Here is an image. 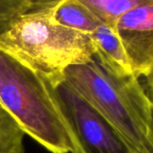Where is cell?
<instances>
[{
	"label": "cell",
	"mask_w": 153,
	"mask_h": 153,
	"mask_svg": "<svg viewBox=\"0 0 153 153\" xmlns=\"http://www.w3.org/2000/svg\"><path fill=\"white\" fill-rule=\"evenodd\" d=\"M51 88L80 153H133L108 122L68 84L63 81Z\"/></svg>",
	"instance_id": "277c9868"
},
{
	"label": "cell",
	"mask_w": 153,
	"mask_h": 153,
	"mask_svg": "<svg viewBox=\"0 0 153 153\" xmlns=\"http://www.w3.org/2000/svg\"><path fill=\"white\" fill-rule=\"evenodd\" d=\"M0 51L36 72L51 87L64 81L66 69L96 56L90 34L57 23L49 7H33L0 32Z\"/></svg>",
	"instance_id": "7a4b0ae2"
},
{
	"label": "cell",
	"mask_w": 153,
	"mask_h": 153,
	"mask_svg": "<svg viewBox=\"0 0 153 153\" xmlns=\"http://www.w3.org/2000/svg\"><path fill=\"white\" fill-rule=\"evenodd\" d=\"M133 74L141 76L153 68V3L136 7L114 24Z\"/></svg>",
	"instance_id": "5b68a950"
},
{
	"label": "cell",
	"mask_w": 153,
	"mask_h": 153,
	"mask_svg": "<svg viewBox=\"0 0 153 153\" xmlns=\"http://www.w3.org/2000/svg\"><path fill=\"white\" fill-rule=\"evenodd\" d=\"M140 79H142V87L150 100L151 104L153 105V68L146 72Z\"/></svg>",
	"instance_id": "8fae6325"
},
{
	"label": "cell",
	"mask_w": 153,
	"mask_h": 153,
	"mask_svg": "<svg viewBox=\"0 0 153 153\" xmlns=\"http://www.w3.org/2000/svg\"><path fill=\"white\" fill-rule=\"evenodd\" d=\"M64 81L108 122L133 153H153V105L139 78L118 76L94 58L68 67Z\"/></svg>",
	"instance_id": "6da1fadb"
},
{
	"label": "cell",
	"mask_w": 153,
	"mask_h": 153,
	"mask_svg": "<svg viewBox=\"0 0 153 153\" xmlns=\"http://www.w3.org/2000/svg\"><path fill=\"white\" fill-rule=\"evenodd\" d=\"M33 3L50 0H33ZM91 11L103 24L114 26L117 19L127 11L140 5L153 3V0H76Z\"/></svg>",
	"instance_id": "ba28073f"
},
{
	"label": "cell",
	"mask_w": 153,
	"mask_h": 153,
	"mask_svg": "<svg viewBox=\"0 0 153 153\" xmlns=\"http://www.w3.org/2000/svg\"><path fill=\"white\" fill-rule=\"evenodd\" d=\"M91 37L97 51L95 58L105 68L123 78L134 75L125 50L114 26L102 23L91 33Z\"/></svg>",
	"instance_id": "8992f818"
},
{
	"label": "cell",
	"mask_w": 153,
	"mask_h": 153,
	"mask_svg": "<svg viewBox=\"0 0 153 153\" xmlns=\"http://www.w3.org/2000/svg\"><path fill=\"white\" fill-rule=\"evenodd\" d=\"M0 105L25 134L51 153H80L51 86L36 72L2 51Z\"/></svg>",
	"instance_id": "3957f363"
},
{
	"label": "cell",
	"mask_w": 153,
	"mask_h": 153,
	"mask_svg": "<svg viewBox=\"0 0 153 153\" xmlns=\"http://www.w3.org/2000/svg\"><path fill=\"white\" fill-rule=\"evenodd\" d=\"M25 131L0 105V153H25Z\"/></svg>",
	"instance_id": "9c48e42d"
},
{
	"label": "cell",
	"mask_w": 153,
	"mask_h": 153,
	"mask_svg": "<svg viewBox=\"0 0 153 153\" xmlns=\"http://www.w3.org/2000/svg\"><path fill=\"white\" fill-rule=\"evenodd\" d=\"M42 6L49 7L53 19L59 25L90 35L102 24L91 11L76 0H50L33 3V7Z\"/></svg>",
	"instance_id": "52a82bcc"
},
{
	"label": "cell",
	"mask_w": 153,
	"mask_h": 153,
	"mask_svg": "<svg viewBox=\"0 0 153 153\" xmlns=\"http://www.w3.org/2000/svg\"><path fill=\"white\" fill-rule=\"evenodd\" d=\"M33 7V0H0V32Z\"/></svg>",
	"instance_id": "30bf717a"
}]
</instances>
